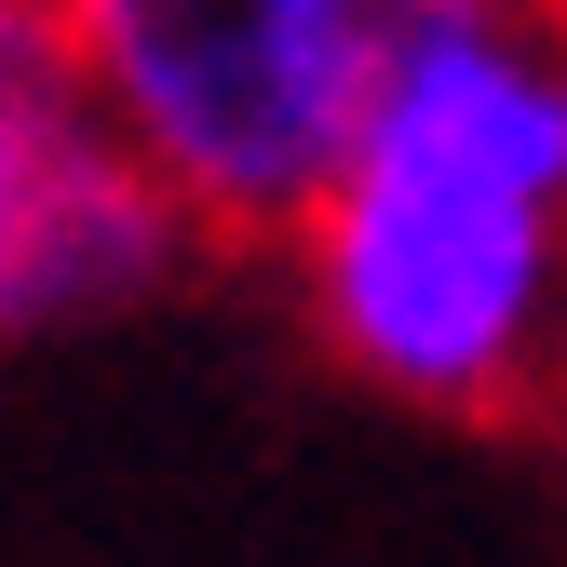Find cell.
Wrapping results in <instances>:
<instances>
[{
  "label": "cell",
  "instance_id": "cell-1",
  "mask_svg": "<svg viewBox=\"0 0 567 567\" xmlns=\"http://www.w3.org/2000/svg\"><path fill=\"white\" fill-rule=\"evenodd\" d=\"M270 257L324 365L379 405H567V0L433 14Z\"/></svg>",
  "mask_w": 567,
  "mask_h": 567
},
{
  "label": "cell",
  "instance_id": "cell-2",
  "mask_svg": "<svg viewBox=\"0 0 567 567\" xmlns=\"http://www.w3.org/2000/svg\"><path fill=\"white\" fill-rule=\"evenodd\" d=\"M433 14L460 0H54L95 109L217 244H270L298 217Z\"/></svg>",
  "mask_w": 567,
  "mask_h": 567
},
{
  "label": "cell",
  "instance_id": "cell-3",
  "mask_svg": "<svg viewBox=\"0 0 567 567\" xmlns=\"http://www.w3.org/2000/svg\"><path fill=\"white\" fill-rule=\"evenodd\" d=\"M203 244H217V230H203L189 203L135 163V135L95 109V122L28 176V203L0 217V351L95 338V324H122V311H150Z\"/></svg>",
  "mask_w": 567,
  "mask_h": 567
},
{
  "label": "cell",
  "instance_id": "cell-4",
  "mask_svg": "<svg viewBox=\"0 0 567 567\" xmlns=\"http://www.w3.org/2000/svg\"><path fill=\"white\" fill-rule=\"evenodd\" d=\"M82 122H95V82H82V54H68L54 0H0V217L28 203V176Z\"/></svg>",
  "mask_w": 567,
  "mask_h": 567
}]
</instances>
